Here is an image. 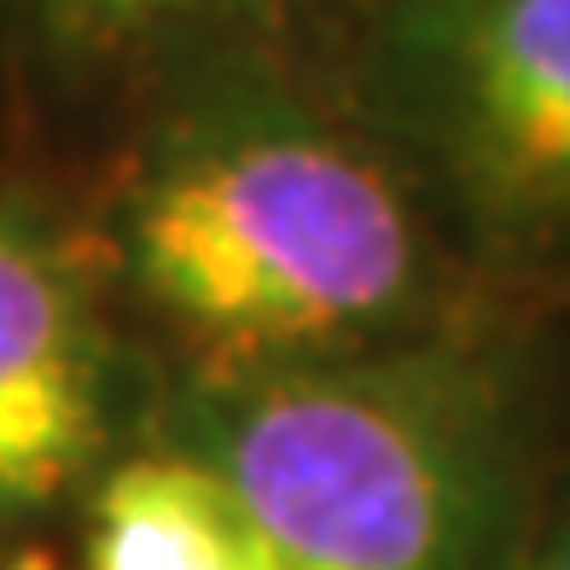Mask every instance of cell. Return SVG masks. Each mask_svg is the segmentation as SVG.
I'll list each match as a JSON object with an SVG mask.
<instances>
[{
	"mask_svg": "<svg viewBox=\"0 0 570 570\" xmlns=\"http://www.w3.org/2000/svg\"><path fill=\"white\" fill-rule=\"evenodd\" d=\"M88 222L117 303L180 350V373L361 355L465 315V263L420 187L292 59L146 94Z\"/></svg>",
	"mask_w": 570,
	"mask_h": 570,
	"instance_id": "obj_1",
	"label": "cell"
},
{
	"mask_svg": "<svg viewBox=\"0 0 570 570\" xmlns=\"http://www.w3.org/2000/svg\"><path fill=\"white\" fill-rule=\"evenodd\" d=\"M548 431L530 338L472 308L361 355L180 373L158 413L250 501L274 570H507Z\"/></svg>",
	"mask_w": 570,
	"mask_h": 570,
	"instance_id": "obj_2",
	"label": "cell"
},
{
	"mask_svg": "<svg viewBox=\"0 0 570 570\" xmlns=\"http://www.w3.org/2000/svg\"><path fill=\"white\" fill-rule=\"evenodd\" d=\"M332 41L460 263L570 279V0H350Z\"/></svg>",
	"mask_w": 570,
	"mask_h": 570,
	"instance_id": "obj_3",
	"label": "cell"
},
{
	"mask_svg": "<svg viewBox=\"0 0 570 570\" xmlns=\"http://www.w3.org/2000/svg\"><path fill=\"white\" fill-rule=\"evenodd\" d=\"M128 413L135 350L88 204L0 175V530L82 495Z\"/></svg>",
	"mask_w": 570,
	"mask_h": 570,
	"instance_id": "obj_4",
	"label": "cell"
},
{
	"mask_svg": "<svg viewBox=\"0 0 570 570\" xmlns=\"http://www.w3.org/2000/svg\"><path fill=\"white\" fill-rule=\"evenodd\" d=\"M350 0H0V41L70 88H140L227 59H292Z\"/></svg>",
	"mask_w": 570,
	"mask_h": 570,
	"instance_id": "obj_5",
	"label": "cell"
},
{
	"mask_svg": "<svg viewBox=\"0 0 570 570\" xmlns=\"http://www.w3.org/2000/svg\"><path fill=\"white\" fill-rule=\"evenodd\" d=\"M82 501L88 570H274L250 501L169 436L111 454Z\"/></svg>",
	"mask_w": 570,
	"mask_h": 570,
	"instance_id": "obj_6",
	"label": "cell"
},
{
	"mask_svg": "<svg viewBox=\"0 0 570 570\" xmlns=\"http://www.w3.org/2000/svg\"><path fill=\"white\" fill-rule=\"evenodd\" d=\"M507 570H570V478L548 483Z\"/></svg>",
	"mask_w": 570,
	"mask_h": 570,
	"instance_id": "obj_7",
	"label": "cell"
},
{
	"mask_svg": "<svg viewBox=\"0 0 570 570\" xmlns=\"http://www.w3.org/2000/svg\"><path fill=\"white\" fill-rule=\"evenodd\" d=\"M0 570H65L53 553H47V548H18L7 564H0Z\"/></svg>",
	"mask_w": 570,
	"mask_h": 570,
	"instance_id": "obj_8",
	"label": "cell"
}]
</instances>
